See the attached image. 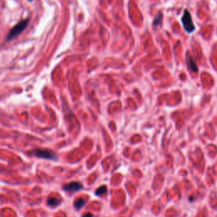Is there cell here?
<instances>
[{"instance_id": "1", "label": "cell", "mask_w": 217, "mask_h": 217, "mask_svg": "<svg viewBox=\"0 0 217 217\" xmlns=\"http://www.w3.org/2000/svg\"><path fill=\"white\" fill-rule=\"evenodd\" d=\"M28 24H29V19L23 20L19 22L17 25H16L15 27L11 29V31L9 32L8 37H7V41H10L12 39L18 37L27 28Z\"/></svg>"}, {"instance_id": "2", "label": "cell", "mask_w": 217, "mask_h": 217, "mask_svg": "<svg viewBox=\"0 0 217 217\" xmlns=\"http://www.w3.org/2000/svg\"><path fill=\"white\" fill-rule=\"evenodd\" d=\"M182 25H183L185 30L187 32H193L194 31L195 27H194V25H193V21H192L191 15L187 10H185L184 15L182 16Z\"/></svg>"}, {"instance_id": "3", "label": "cell", "mask_w": 217, "mask_h": 217, "mask_svg": "<svg viewBox=\"0 0 217 217\" xmlns=\"http://www.w3.org/2000/svg\"><path fill=\"white\" fill-rule=\"evenodd\" d=\"M32 154L38 157L48 159H55L57 158L56 154L53 151L49 149H35L32 151Z\"/></svg>"}, {"instance_id": "4", "label": "cell", "mask_w": 217, "mask_h": 217, "mask_svg": "<svg viewBox=\"0 0 217 217\" xmlns=\"http://www.w3.org/2000/svg\"><path fill=\"white\" fill-rule=\"evenodd\" d=\"M83 188L82 185L79 182H71L69 184L65 185L64 187V190L67 192H77Z\"/></svg>"}, {"instance_id": "5", "label": "cell", "mask_w": 217, "mask_h": 217, "mask_svg": "<svg viewBox=\"0 0 217 217\" xmlns=\"http://www.w3.org/2000/svg\"><path fill=\"white\" fill-rule=\"evenodd\" d=\"M187 65L189 66V69H191L192 71H194V72H197L198 71V67H197L195 62L192 59V57L189 56V55H187Z\"/></svg>"}, {"instance_id": "6", "label": "cell", "mask_w": 217, "mask_h": 217, "mask_svg": "<svg viewBox=\"0 0 217 217\" xmlns=\"http://www.w3.org/2000/svg\"><path fill=\"white\" fill-rule=\"evenodd\" d=\"M106 191H107V187H106V186H102V187H100L98 189L96 190L95 193H96V195L102 196L106 193Z\"/></svg>"}, {"instance_id": "7", "label": "cell", "mask_w": 217, "mask_h": 217, "mask_svg": "<svg viewBox=\"0 0 217 217\" xmlns=\"http://www.w3.org/2000/svg\"><path fill=\"white\" fill-rule=\"evenodd\" d=\"M85 204H86V201L83 200V199H76L74 204H75V207L76 209L79 210V209H81Z\"/></svg>"}, {"instance_id": "8", "label": "cell", "mask_w": 217, "mask_h": 217, "mask_svg": "<svg viewBox=\"0 0 217 217\" xmlns=\"http://www.w3.org/2000/svg\"><path fill=\"white\" fill-rule=\"evenodd\" d=\"M59 204H60V202L57 200L56 199L52 198V199H48V204H49V206L55 207V206H57Z\"/></svg>"}, {"instance_id": "9", "label": "cell", "mask_w": 217, "mask_h": 217, "mask_svg": "<svg viewBox=\"0 0 217 217\" xmlns=\"http://www.w3.org/2000/svg\"><path fill=\"white\" fill-rule=\"evenodd\" d=\"M162 15L159 13V15L157 16V17L154 19V27H157L158 25H159L160 24V22H161V20H162Z\"/></svg>"}, {"instance_id": "10", "label": "cell", "mask_w": 217, "mask_h": 217, "mask_svg": "<svg viewBox=\"0 0 217 217\" xmlns=\"http://www.w3.org/2000/svg\"><path fill=\"white\" fill-rule=\"evenodd\" d=\"M82 217H92V215H91V214H87V215L83 216Z\"/></svg>"}, {"instance_id": "11", "label": "cell", "mask_w": 217, "mask_h": 217, "mask_svg": "<svg viewBox=\"0 0 217 217\" xmlns=\"http://www.w3.org/2000/svg\"><path fill=\"white\" fill-rule=\"evenodd\" d=\"M29 1H32V0H29Z\"/></svg>"}]
</instances>
